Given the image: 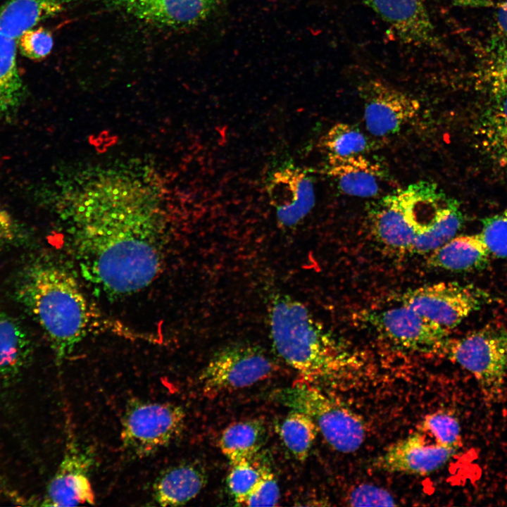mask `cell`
I'll return each instance as SVG.
<instances>
[{
    "label": "cell",
    "instance_id": "obj_1",
    "mask_svg": "<svg viewBox=\"0 0 507 507\" xmlns=\"http://www.w3.org/2000/svg\"><path fill=\"white\" fill-rule=\"evenodd\" d=\"M73 234L83 275L108 295L138 292L161 270L163 238L154 212L89 220Z\"/></svg>",
    "mask_w": 507,
    "mask_h": 507
},
{
    "label": "cell",
    "instance_id": "obj_2",
    "mask_svg": "<svg viewBox=\"0 0 507 507\" xmlns=\"http://www.w3.org/2000/svg\"><path fill=\"white\" fill-rule=\"evenodd\" d=\"M15 297L45 334L61 364L90 330V306L73 275L62 265L40 261L25 267Z\"/></svg>",
    "mask_w": 507,
    "mask_h": 507
},
{
    "label": "cell",
    "instance_id": "obj_3",
    "mask_svg": "<svg viewBox=\"0 0 507 507\" xmlns=\"http://www.w3.org/2000/svg\"><path fill=\"white\" fill-rule=\"evenodd\" d=\"M269 323L275 349L303 381L311 383L337 377L351 362L336 338L302 303L289 296L273 298Z\"/></svg>",
    "mask_w": 507,
    "mask_h": 507
},
{
    "label": "cell",
    "instance_id": "obj_4",
    "mask_svg": "<svg viewBox=\"0 0 507 507\" xmlns=\"http://www.w3.org/2000/svg\"><path fill=\"white\" fill-rule=\"evenodd\" d=\"M392 194L404 223L410 254L431 253L463 226L458 201L446 197L433 182L420 181Z\"/></svg>",
    "mask_w": 507,
    "mask_h": 507
},
{
    "label": "cell",
    "instance_id": "obj_5",
    "mask_svg": "<svg viewBox=\"0 0 507 507\" xmlns=\"http://www.w3.org/2000/svg\"><path fill=\"white\" fill-rule=\"evenodd\" d=\"M278 396L284 405L310 416L337 451L353 452L364 442L365 426L362 418L312 383L299 381L282 390Z\"/></svg>",
    "mask_w": 507,
    "mask_h": 507
},
{
    "label": "cell",
    "instance_id": "obj_6",
    "mask_svg": "<svg viewBox=\"0 0 507 507\" xmlns=\"http://www.w3.org/2000/svg\"><path fill=\"white\" fill-rule=\"evenodd\" d=\"M184 423L185 413L179 405L130 399L121 418L122 449L133 459L148 457L174 442Z\"/></svg>",
    "mask_w": 507,
    "mask_h": 507
},
{
    "label": "cell",
    "instance_id": "obj_7",
    "mask_svg": "<svg viewBox=\"0 0 507 507\" xmlns=\"http://www.w3.org/2000/svg\"><path fill=\"white\" fill-rule=\"evenodd\" d=\"M444 350L449 358L472 373L484 393L501 392L507 374V330L489 324L458 339L449 340Z\"/></svg>",
    "mask_w": 507,
    "mask_h": 507
},
{
    "label": "cell",
    "instance_id": "obj_8",
    "mask_svg": "<svg viewBox=\"0 0 507 507\" xmlns=\"http://www.w3.org/2000/svg\"><path fill=\"white\" fill-rule=\"evenodd\" d=\"M275 369L271 359L258 346L229 345L218 351L199 376L208 396L250 387L270 377Z\"/></svg>",
    "mask_w": 507,
    "mask_h": 507
},
{
    "label": "cell",
    "instance_id": "obj_9",
    "mask_svg": "<svg viewBox=\"0 0 507 507\" xmlns=\"http://www.w3.org/2000/svg\"><path fill=\"white\" fill-rule=\"evenodd\" d=\"M485 299L484 293L473 287L442 282L405 292L401 303L451 330L478 310Z\"/></svg>",
    "mask_w": 507,
    "mask_h": 507
},
{
    "label": "cell",
    "instance_id": "obj_10",
    "mask_svg": "<svg viewBox=\"0 0 507 507\" xmlns=\"http://www.w3.org/2000/svg\"><path fill=\"white\" fill-rule=\"evenodd\" d=\"M68 423L63 456L46 488L42 506H73L95 503L90 480L95 462L94 456L80 444Z\"/></svg>",
    "mask_w": 507,
    "mask_h": 507
},
{
    "label": "cell",
    "instance_id": "obj_11",
    "mask_svg": "<svg viewBox=\"0 0 507 507\" xmlns=\"http://www.w3.org/2000/svg\"><path fill=\"white\" fill-rule=\"evenodd\" d=\"M367 130L373 136L394 134L418 113L417 99L379 79H370L358 87Z\"/></svg>",
    "mask_w": 507,
    "mask_h": 507
},
{
    "label": "cell",
    "instance_id": "obj_12",
    "mask_svg": "<svg viewBox=\"0 0 507 507\" xmlns=\"http://www.w3.org/2000/svg\"><path fill=\"white\" fill-rule=\"evenodd\" d=\"M109 5L146 23L182 30L216 17L226 0H110Z\"/></svg>",
    "mask_w": 507,
    "mask_h": 507
},
{
    "label": "cell",
    "instance_id": "obj_13",
    "mask_svg": "<svg viewBox=\"0 0 507 507\" xmlns=\"http://www.w3.org/2000/svg\"><path fill=\"white\" fill-rule=\"evenodd\" d=\"M370 320L384 337L406 350L439 351L449 340L450 330L403 304L373 314Z\"/></svg>",
    "mask_w": 507,
    "mask_h": 507
},
{
    "label": "cell",
    "instance_id": "obj_14",
    "mask_svg": "<svg viewBox=\"0 0 507 507\" xmlns=\"http://www.w3.org/2000/svg\"><path fill=\"white\" fill-rule=\"evenodd\" d=\"M361 1L389 25L402 43L432 50L441 48L429 14V0Z\"/></svg>",
    "mask_w": 507,
    "mask_h": 507
},
{
    "label": "cell",
    "instance_id": "obj_15",
    "mask_svg": "<svg viewBox=\"0 0 507 507\" xmlns=\"http://www.w3.org/2000/svg\"><path fill=\"white\" fill-rule=\"evenodd\" d=\"M271 204L280 225H296L313 209L315 202L313 183L301 168L293 165L277 170L268 184Z\"/></svg>",
    "mask_w": 507,
    "mask_h": 507
},
{
    "label": "cell",
    "instance_id": "obj_16",
    "mask_svg": "<svg viewBox=\"0 0 507 507\" xmlns=\"http://www.w3.org/2000/svg\"><path fill=\"white\" fill-rule=\"evenodd\" d=\"M456 451L429 442L421 433H413L389 446L376 463L390 472L425 475L444 465Z\"/></svg>",
    "mask_w": 507,
    "mask_h": 507
},
{
    "label": "cell",
    "instance_id": "obj_17",
    "mask_svg": "<svg viewBox=\"0 0 507 507\" xmlns=\"http://www.w3.org/2000/svg\"><path fill=\"white\" fill-rule=\"evenodd\" d=\"M204 468L184 462L163 470L152 485L153 501L161 506H182L195 498L206 484Z\"/></svg>",
    "mask_w": 507,
    "mask_h": 507
},
{
    "label": "cell",
    "instance_id": "obj_18",
    "mask_svg": "<svg viewBox=\"0 0 507 507\" xmlns=\"http://www.w3.org/2000/svg\"><path fill=\"white\" fill-rule=\"evenodd\" d=\"M327 174L336 181L345 194L370 198L380 190L382 168L363 154L348 157H327Z\"/></svg>",
    "mask_w": 507,
    "mask_h": 507
},
{
    "label": "cell",
    "instance_id": "obj_19",
    "mask_svg": "<svg viewBox=\"0 0 507 507\" xmlns=\"http://www.w3.org/2000/svg\"><path fill=\"white\" fill-rule=\"evenodd\" d=\"M32 349L23 327L0 308V387L17 381L28 365Z\"/></svg>",
    "mask_w": 507,
    "mask_h": 507
},
{
    "label": "cell",
    "instance_id": "obj_20",
    "mask_svg": "<svg viewBox=\"0 0 507 507\" xmlns=\"http://www.w3.org/2000/svg\"><path fill=\"white\" fill-rule=\"evenodd\" d=\"M73 0H7L0 6V34L18 41L39 23L65 11Z\"/></svg>",
    "mask_w": 507,
    "mask_h": 507
},
{
    "label": "cell",
    "instance_id": "obj_21",
    "mask_svg": "<svg viewBox=\"0 0 507 507\" xmlns=\"http://www.w3.org/2000/svg\"><path fill=\"white\" fill-rule=\"evenodd\" d=\"M477 125L482 149L496 163L507 165V92H491Z\"/></svg>",
    "mask_w": 507,
    "mask_h": 507
},
{
    "label": "cell",
    "instance_id": "obj_22",
    "mask_svg": "<svg viewBox=\"0 0 507 507\" xmlns=\"http://www.w3.org/2000/svg\"><path fill=\"white\" fill-rule=\"evenodd\" d=\"M430 254V266L450 271L482 268L491 256L480 233L454 237Z\"/></svg>",
    "mask_w": 507,
    "mask_h": 507
},
{
    "label": "cell",
    "instance_id": "obj_23",
    "mask_svg": "<svg viewBox=\"0 0 507 507\" xmlns=\"http://www.w3.org/2000/svg\"><path fill=\"white\" fill-rule=\"evenodd\" d=\"M18 41L0 34V123L11 119L26 96L17 61Z\"/></svg>",
    "mask_w": 507,
    "mask_h": 507
},
{
    "label": "cell",
    "instance_id": "obj_24",
    "mask_svg": "<svg viewBox=\"0 0 507 507\" xmlns=\"http://www.w3.org/2000/svg\"><path fill=\"white\" fill-rule=\"evenodd\" d=\"M266 439V427L260 419L236 422L222 432L220 448L231 464L244 460H252Z\"/></svg>",
    "mask_w": 507,
    "mask_h": 507
},
{
    "label": "cell",
    "instance_id": "obj_25",
    "mask_svg": "<svg viewBox=\"0 0 507 507\" xmlns=\"http://www.w3.org/2000/svg\"><path fill=\"white\" fill-rule=\"evenodd\" d=\"M327 156L348 157L368 151L372 145L368 137L358 127L349 123H337L320 140Z\"/></svg>",
    "mask_w": 507,
    "mask_h": 507
},
{
    "label": "cell",
    "instance_id": "obj_26",
    "mask_svg": "<svg viewBox=\"0 0 507 507\" xmlns=\"http://www.w3.org/2000/svg\"><path fill=\"white\" fill-rule=\"evenodd\" d=\"M318 427L306 413L293 410L284 419L280 428L281 438L294 457L303 461L316 437Z\"/></svg>",
    "mask_w": 507,
    "mask_h": 507
},
{
    "label": "cell",
    "instance_id": "obj_27",
    "mask_svg": "<svg viewBox=\"0 0 507 507\" xmlns=\"http://www.w3.org/2000/svg\"><path fill=\"white\" fill-rule=\"evenodd\" d=\"M482 68V76L491 92H507V38L499 35L490 42Z\"/></svg>",
    "mask_w": 507,
    "mask_h": 507
},
{
    "label": "cell",
    "instance_id": "obj_28",
    "mask_svg": "<svg viewBox=\"0 0 507 507\" xmlns=\"http://www.w3.org/2000/svg\"><path fill=\"white\" fill-rule=\"evenodd\" d=\"M251 461L244 460L232 463L227 478L228 489L237 503L243 504L262 475L263 468H257Z\"/></svg>",
    "mask_w": 507,
    "mask_h": 507
},
{
    "label": "cell",
    "instance_id": "obj_29",
    "mask_svg": "<svg viewBox=\"0 0 507 507\" xmlns=\"http://www.w3.org/2000/svg\"><path fill=\"white\" fill-rule=\"evenodd\" d=\"M423 430L440 445L457 449L461 442V427L453 415L442 412L427 415L422 423Z\"/></svg>",
    "mask_w": 507,
    "mask_h": 507
},
{
    "label": "cell",
    "instance_id": "obj_30",
    "mask_svg": "<svg viewBox=\"0 0 507 507\" xmlns=\"http://www.w3.org/2000/svg\"><path fill=\"white\" fill-rule=\"evenodd\" d=\"M480 232L491 255L507 259V208L482 221Z\"/></svg>",
    "mask_w": 507,
    "mask_h": 507
},
{
    "label": "cell",
    "instance_id": "obj_31",
    "mask_svg": "<svg viewBox=\"0 0 507 507\" xmlns=\"http://www.w3.org/2000/svg\"><path fill=\"white\" fill-rule=\"evenodd\" d=\"M18 46L22 55L35 61L45 58L54 46L51 32L43 27L30 29L18 39Z\"/></svg>",
    "mask_w": 507,
    "mask_h": 507
},
{
    "label": "cell",
    "instance_id": "obj_32",
    "mask_svg": "<svg viewBox=\"0 0 507 507\" xmlns=\"http://www.w3.org/2000/svg\"><path fill=\"white\" fill-rule=\"evenodd\" d=\"M280 496V489L274 475L263 468L261 477L243 503L248 506H273L277 505Z\"/></svg>",
    "mask_w": 507,
    "mask_h": 507
},
{
    "label": "cell",
    "instance_id": "obj_33",
    "mask_svg": "<svg viewBox=\"0 0 507 507\" xmlns=\"http://www.w3.org/2000/svg\"><path fill=\"white\" fill-rule=\"evenodd\" d=\"M350 506H396L392 495L386 489L372 484H361L348 496Z\"/></svg>",
    "mask_w": 507,
    "mask_h": 507
},
{
    "label": "cell",
    "instance_id": "obj_34",
    "mask_svg": "<svg viewBox=\"0 0 507 507\" xmlns=\"http://www.w3.org/2000/svg\"><path fill=\"white\" fill-rule=\"evenodd\" d=\"M25 231L20 222L0 205V252L23 242Z\"/></svg>",
    "mask_w": 507,
    "mask_h": 507
},
{
    "label": "cell",
    "instance_id": "obj_35",
    "mask_svg": "<svg viewBox=\"0 0 507 507\" xmlns=\"http://www.w3.org/2000/svg\"><path fill=\"white\" fill-rule=\"evenodd\" d=\"M494 17L500 35L507 38V0L496 4Z\"/></svg>",
    "mask_w": 507,
    "mask_h": 507
}]
</instances>
